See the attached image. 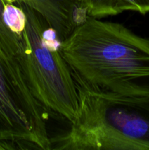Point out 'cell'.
Listing matches in <instances>:
<instances>
[{
  "mask_svg": "<svg viewBox=\"0 0 149 150\" xmlns=\"http://www.w3.org/2000/svg\"><path fill=\"white\" fill-rule=\"evenodd\" d=\"M77 86L149 97V39L88 16L60 43Z\"/></svg>",
  "mask_w": 149,
  "mask_h": 150,
  "instance_id": "obj_1",
  "label": "cell"
},
{
  "mask_svg": "<svg viewBox=\"0 0 149 150\" xmlns=\"http://www.w3.org/2000/svg\"><path fill=\"white\" fill-rule=\"evenodd\" d=\"M77 90V117L51 137V149L149 150V97Z\"/></svg>",
  "mask_w": 149,
  "mask_h": 150,
  "instance_id": "obj_2",
  "label": "cell"
},
{
  "mask_svg": "<svg viewBox=\"0 0 149 150\" xmlns=\"http://www.w3.org/2000/svg\"><path fill=\"white\" fill-rule=\"evenodd\" d=\"M21 51V38L0 23V150H51L50 113L28 85Z\"/></svg>",
  "mask_w": 149,
  "mask_h": 150,
  "instance_id": "obj_3",
  "label": "cell"
},
{
  "mask_svg": "<svg viewBox=\"0 0 149 150\" xmlns=\"http://www.w3.org/2000/svg\"><path fill=\"white\" fill-rule=\"evenodd\" d=\"M15 4L23 9L26 16L20 35L22 51L19 62L28 85L50 114L72 122L78 112L79 94L60 45H54L48 40L50 27L39 13L24 3Z\"/></svg>",
  "mask_w": 149,
  "mask_h": 150,
  "instance_id": "obj_4",
  "label": "cell"
},
{
  "mask_svg": "<svg viewBox=\"0 0 149 150\" xmlns=\"http://www.w3.org/2000/svg\"><path fill=\"white\" fill-rule=\"evenodd\" d=\"M7 3H24L36 10L53 29L60 42L68 37L78 23L80 13H86L81 3L77 0H5ZM87 14V13H86Z\"/></svg>",
  "mask_w": 149,
  "mask_h": 150,
  "instance_id": "obj_5",
  "label": "cell"
},
{
  "mask_svg": "<svg viewBox=\"0 0 149 150\" xmlns=\"http://www.w3.org/2000/svg\"><path fill=\"white\" fill-rule=\"evenodd\" d=\"M3 21L11 32L20 37L25 27L26 16L20 6L13 3H7L3 12Z\"/></svg>",
  "mask_w": 149,
  "mask_h": 150,
  "instance_id": "obj_6",
  "label": "cell"
},
{
  "mask_svg": "<svg viewBox=\"0 0 149 150\" xmlns=\"http://www.w3.org/2000/svg\"><path fill=\"white\" fill-rule=\"evenodd\" d=\"M112 16L126 11H132L140 14L149 13V0H110Z\"/></svg>",
  "mask_w": 149,
  "mask_h": 150,
  "instance_id": "obj_7",
  "label": "cell"
},
{
  "mask_svg": "<svg viewBox=\"0 0 149 150\" xmlns=\"http://www.w3.org/2000/svg\"><path fill=\"white\" fill-rule=\"evenodd\" d=\"M82 5L89 16L98 18L112 16L110 0H83Z\"/></svg>",
  "mask_w": 149,
  "mask_h": 150,
  "instance_id": "obj_8",
  "label": "cell"
},
{
  "mask_svg": "<svg viewBox=\"0 0 149 150\" xmlns=\"http://www.w3.org/2000/svg\"><path fill=\"white\" fill-rule=\"evenodd\" d=\"M7 2L5 1V0H0V23H1L2 24H4V21H3V12H4V6H5V4H7Z\"/></svg>",
  "mask_w": 149,
  "mask_h": 150,
  "instance_id": "obj_9",
  "label": "cell"
},
{
  "mask_svg": "<svg viewBox=\"0 0 149 150\" xmlns=\"http://www.w3.org/2000/svg\"><path fill=\"white\" fill-rule=\"evenodd\" d=\"M77 1H78L79 2H80L82 4V1H83V0H77Z\"/></svg>",
  "mask_w": 149,
  "mask_h": 150,
  "instance_id": "obj_10",
  "label": "cell"
}]
</instances>
